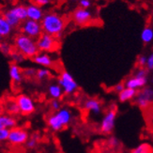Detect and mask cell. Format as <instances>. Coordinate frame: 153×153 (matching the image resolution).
Instances as JSON below:
<instances>
[{
  "instance_id": "1",
  "label": "cell",
  "mask_w": 153,
  "mask_h": 153,
  "mask_svg": "<svg viewBox=\"0 0 153 153\" xmlns=\"http://www.w3.org/2000/svg\"><path fill=\"white\" fill-rule=\"evenodd\" d=\"M41 25L43 33L49 34L51 36L56 37V35L63 33L66 22L62 16L56 12H49L43 15L41 20Z\"/></svg>"
},
{
  "instance_id": "2",
  "label": "cell",
  "mask_w": 153,
  "mask_h": 153,
  "mask_svg": "<svg viewBox=\"0 0 153 153\" xmlns=\"http://www.w3.org/2000/svg\"><path fill=\"white\" fill-rule=\"evenodd\" d=\"M72 119V113L69 108L66 107H61L58 111L53 113L50 115L46 122H47L48 127L53 131H60L64 128L68 127L71 124Z\"/></svg>"
},
{
  "instance_id": "3",
  "label": "cell",
  "mask_w": 153,
  "mask_h": 153,
  "mask_svg": "<svg viewBox=\"0 0 153 153\" xmlns=\"http://www.w3.org/2000/svg\"><path fill=\"white\" fill-rule=\"evenodd\" d=\"M14 46L17 52L25 57L33 58L39 53L35 39L24 34H19L16 36L14 39Z\"/></svg>"
},
{
  "instance_id": "4",
  "label": "cell",
  "mask_w": 153,
  "mask_h": 153,
  "mask_svg": "<svg viewBox=\"0 0 153 153\" xmlns=\"http://www.w3.org/2000/svg\"><path fill=\"white\" fill-rule=\"evenodd\" d=\"M57 84L61 86L63 93L66 95L74 94L78 89L77 82L75 81L74 76L67 71H63L60 74V75L58 77Z\"/></svg>"
},
{
  "instance_id": "5",
  "label": "cell",
  "mask_w": 153,
  "mask_h": 153,
  "mask_svg": "<svg viewBox=\"0 0 153 153\" xmlns=\"http://www.w3.org/2000/svg\"><path fill=\"white\" fill-rule=\"evenodd\" d=\"M36 44L38 50L43 53L53 52L58 48L57 39L54 36L46 34V33H42V35L36 41Z\"/></svg>"
},
{
  "instance_id": "6",
  "label": "cell",
  "mask_w": 153,
  "mask_h": 153,
  "mask_svg": "<svg viewBox=\"0 0 153 153\" xmlns=\"http://www.w3.org/2000/svg\"><path fill=\"white\" fill-rule=\"evenodd\" d=\"M117 118V108L115 106H112L105 113L100 125V130L104 134H109L113 131L116 125Z\"/></svg>"
},
{
  "instance_id": "7",
  "label": "cell",
  "mask_w": 153,
  "mask_h": 153,
  "mask_svg": "<svg viewBox=\"0 0 153 153\" xmlns=\"http://www.w3.org/2000/svg\"><path fill=\"white\" fill-rule=\"evenodd\" d=\"M15 102L18 105L20 114L27 116L31 115L36 110V104L33 99L25 94H20L15 98Z\"/></svg>"
},
{
  "instance_id": "8",
  "label": "cell",
  "mask_w": 153,
  "mask_h": 153,
  "mask_svg": "<svg viewBox=\"0 0 153 153\" xmlns=\"http://www.w3.org/2000/svg\"><path fill=\"white\" fill-rule=\"evenodd\" d=\"M21 31H22V34L27 36L33 39H38L42 33L41 23L32 21V20H29V19H26L24 22H22Z\"/></svg>"
},
{
  "instance_id": "9",
  "label": "cell",
  "mask_w": 153,
  "mask_h": 153,
  "mask_svg": "<svg viewBox=\"0 0 153 153\" xmlns=\"http://www.w3.org/2000/svg\"><path fill=\"white\" fill-rule=\"evenodd\" d=\"M29 138L28 131L24 128L15 127L10 130L8 140L10 144L12 146H22L26 143Z\"/></svg>"
},
{
  "instance_id": "10",
  "label": "cell",
  "mask_w": 153,
  "mask_h": 153,
  "mask_svg": "<svg viewBox=\"0 0 153 153\" xmlns=\"http://www.w3.org/2000/svg\"><path fill=\"white\" fill-rule=\"evenodd\" d=\"M152 98H153L152 88H149V86H145L140 92H137L134 99L136 104L141 109H147L152 103Z\"/></svg>"
},
{
  "instance_id": "11",
  "label": "cell",
  "mask_w": 153,
  "mask_h": 153,
  "mask_svg": "<svg viewBox=\"0 0 153 153\" xmlns=\"http://www.w3.org/2000/svg\"><path fill=\"white\" fill-rule=\"evenodd\" d=\"M72 19L76 25H85L89 24L93 19V13L88 9H76L72 13Z\"/></svg>"
},
{
  "instance_id": "12",
  "label": "cell",
  "mask_w": 153,
  "mask_h": 153,
  "mask_svg": "<svg viewBox=\"0 0 153 153\" xmlns=\"http://www.w3.org/2000/svg\"><path fill=\"white\" fill-rule=\"evenodd\" d=\"M148 82H149L148 77H139V76L134 75L126 80L124 85H125V88L138 90V89L144 88L145 86H147Z\"/></svg>"
},
{
  "instance_id": "13",
  "label": "cell",
  "mask_w": 153,
  "mask_h": 153,
  "mask_svg": "<svg viewBox=\"0 0 153 153\" xmlns=\"http://www.w3.org/2000/svg\"><path fill=\"white\" fill-rule=\"evenodd\" d=\"M25 9H26L27 19L32 20V21H36V22H41V20L42 19L44 15L42 9L41 7L36 4H29L28 6L25 7Z\"/></svg>"
},
{
  "instance_id": "14",
  "label": "cell",
  "mask_w": 153,
  "mask_h": 153,
  "mask_svg": "<svg viewBox=\"0 0 153 153\" xmlns=\"http://www.w3.org/2000/svg\"><path fill=\"white\" fill-rule=\"evenodd\" d=\"M83 106L85 110L93 115H100L102 113V103L98 99L90 98L85 100Z\"/></svg>"
},
{
  "instance_id": "15",
  "label": "cell",
  "mask_w": 153,
  "mask_h": 153,
  "mask_svg": "<svg viewBox=\"0 0 153 153\" xmlns=\"http://www.w3.org/2000/svg\"><path fill=\"white\" fill-rule=\"evenodd\" d=\"M34 62L39 66H42L43 68H51L54 66V60L51 57L50 55L47 53H38V54L33 57Z\"/></svg>"
},
{
  "instance_id": "16",
  "label": "cell",
  "mask_w": 153,
  "mask_h": 153,
  "mask_svg": "<svg viewBox=\"0 0 153 153\" xmlns=\"http://www.w3.org/2000/svg\"><path fill=\"white\" fill-rule=\"evenodd\" d=\"M15 127H17V120L14 117L4 113L0 115V129L11 130Z\"/></svg>"
},
{
  "instance_id": "17",
  "label": "cell",
  "mask_w": 153,
  "mask_h": 153,
  "mask_svg": "<svg viewBox=\"0 0 153 153\" xmlns=\"http://www.w3.org/2000/svg\"><path fill=\"white\" fill-rule=\"evenodd\" d=\"M10 77L13 84L19 85L23 81V71L19 67L18 64L12 63L10 66Z\"/></svg>"
},
{
  "instance_id": "18",
  "label": "cell",
  "mask_w": 153,
  "mask_h": 153,
  "mask_svg": "<svg viewBox=\"0 0 153 153\" xmlns=\"http://www.w3.org/2000/svg\"><path fill=\"white\" fill-rule=\"evenodd\" d=\"M136 94H137V90L124 88L123 90H121L118 93V101L120 102H126L128 101H131V100H134L135 98Z\"/></svg>"
},
{
  "instance_id": "19",
  "label": "cell",
  "mask_w": 153,
  "mask_h": 153,
  "mask_svg": "<svg viewBox=\"0 0 153 153\" xmlns=\"http://www.w3.org/2000/svg\"><path fill=\"white\" fill-rule=\"evenodd\" d=\"M63 94V90L58 84L53 83L48 86V95L52 100H60Z\"/></svg>"
},
{
  "instance_id": "20",
  "label": "cell",
  "mask_w": 153,
  "mask_h": 153,
  "mask_svg": "<svg viewBox=\"0 0 153 153\" xmlns=\"http://www.w3.org/2000/svg\"><path fill=\"white\" fill-rule=\"evenodd\" d=\"M13 15H14L20 22H24L25 20L27 19V15H26V9H25V6L23 5H18L13 7V8L9 10Z\"/></svg>"
},
{
  "instance_id": "21",
  "label": "cell",
  "mask_w": 153,
  "mask_h": 153,
  "mask_svg": "<svg viewBox=\"0 0 153 153\" xmlns=\"http://www.w3.org/2000/svg\"><path fill=\"white\" fill-rule=\"evenodd\" d=\"M11 32H12V27L6 21L3 14H0V39L10 36Z\"/></svg>"
},
{
  "instance_id": "22",
  "label": "cell",
  "mask_w": 153,
  "mask_h": 153,
  "mask_svg": "<svg viewBox=\"0 0 153 153\" xmlns=\"http://www.w3.org/2000/svg\"><path fill=\"white\" fill-rule=\"evenodd\" d=\"M141 39L146 44L150 43L153 39V29L151 26H146L141 32Z\"/></svg>"
},
{
  "instance_id": "23",
  "label": "cell",
  "mask_w": 153,
  "mask_h": 153,
  "mask_svg": "<svg viewBox=\"0 0 153 153\" xmlns=\"http://www.w3.org/2000/svg\"><path fill=\"white\" fill-rule=\"evenodd\" d=\"M4 18L6 19V21L9 23V25L11 26V27H16V26H19L20 25H21V22L19 21V20L12 14V13L10 11V10H7L4 12L3 14Z\"/></svg>"
},
{
  "instance_id": "24",
  "label": "cell",
  "mask_w": 153,
  "mask_h": 153,
  "mask_svg": "<svg viewBox=\"0 0 153 153\" xmlns=\"http://www.w3.org/2000/svg\"><path fill=\"white\" fill-rule=\"evenodd\" d=\"M4 110L9 113V115H17L19 114V108L15 101H8L4 106Z\"/></svg>"
},
{
  "instance_id": "25",
  "label": "cell",
  "mask_w": 153,
  "mask_h": 153,
  "mask_svg": "<svg viewBox=\"0 0 153 153\" xmlns=\"http://www.w3.org/2000/svg\"><path fill=\"white\" fill-rule=\"evenodd\" d=\"M131 153H152V148L148 143H142L132 149Z\"/></svg>"
},
{
  "instance_id": "26",
  "label": "cell",
  "mask_w": 153,
  "mask_h": 153,
  "mask_svg": "<svg viewBox=\"0 0 153 153\" xmlns=\"http://www.w3.org/2000/svg\"><path fill=\"white\" fill-rule=\"evenodd\" d=\"M39 140V135L38 134H34L31 137L28 138V140L26 141V143L25 145L26 146V148H27V149H35L37 147Z\"/></svg>"
},
{
  "instance_id": "27",
  "label": "cell",
  "mask_w": 153,
  "mask_h": 153,
  "mask_svg": "<svg viewBox=\"0 0 153 153\" xmlns=\"http://www.w3.org/2000/svg\"><path fill=\"white\" fill-rule=\"evenodd\" d=\"M51 75V72L47 68H42V69H39L36 71V77L39 80H44L46 78H48Z\"/></svg>"
},
{
  "instance_id": "28",
  "label": "cell",
  "mask_w": 153,
  "mask_h": 153,
  "mask_svg": "<svg viewBox=\"0 0 153 153\" xmlns=\"http://www.w3.org/2000/svg\"><path fill=\"white\" fill-rule=\"evenodd\" d=\"M11 58H12V60L14 61L15 64H18L20 62H22L24 60V56L22 54H20L19 52H14V53H12V54L10 55Z\"/></svg>"
},
{
  "instance_id": "29",
  "label": "cell",
  "mask_w": 153,
  "mask_h": 153,
  "mask_svg": "<svg viewBox=\"0 0 153 153\" xmlns=\"http://www.w3.org/2000/svg\"><path fill=\"white\" fill-rule=\"evenodd\" d=\"M50 108L53 110V111H58L59 109L61 108V102L59 100H52V102L50 103Z\"/></svg>"
},
{
  "instance_id": "30",
  "label": "cell",
  "mask_w": 153,
  "mask_h": 153,
  "mask_svg": "<svg viewBox=\"0 0 153 153\" xmlns=\"http://www.w3.org/2000/svg\"><path fill=\"white\" fill-rule=\"evenodd\" d=\"M9 132H10V130L8 129H0V143L8 140Z\"/></svg>"
},
{
  "instance_id": "31",
  "label": "cell",
  "mask_w": 153,
  "mask_h": 153,
  "mask_svg": "<svg viewBox=\"0 0 153 153\" xmlns=\"http://www.w3.org/2000/svg\"><path fill=\"white\" fill-rule=\"evenodd\" d=\"M146 67H147L148 71L153 70V55H149L147 56V63H146Z\"/></svg>"
},
{
  "instance_id": "32",
  "label": "cell",
  "mask_w": 153,
  "mask_h": 153,
  "mask_svg": "<svg viewBox=\"0 0 153 153\" xmlns=\"http://www.w3.org/2000/svg\"><path fill=\"white\" fill-rule=\"evenodd\" d=\"M146 63H147V56H140L137 59V64L140 68L146 67Z\"/></svg>"
},
{
  "instance_id": "33",
  "label": "cell",
  "mask_w": 153,
  "mask_h": 153,
  "mask_svg": "<svg viewBox=\"0 0 153 153\" xmlns=\"http://www.w3.org/2000/svg\"><path fill=\"white\" fill-rule=\"evenodd\" d=\"M0 51L5 55H8L10 53V47L7 43H0Z\"/></svg>"
},
{
  "instance_id": "34",
  "label": "cell",
  "mask_w": 153,
  "mask_h": 153,
  "mask_svg": "<svg viewBox=\"0 0 153 153\" xmlns=\"http://www.w3.org/2000/svg\"><path fill=\"white\" fill-rule=\"evenodd\" d=\"M80 8L82 9H88L91 6V1L90 0H80L79 1Z\"/></svg>"
},
{
  "instance_id": "35",
  "label": "cell",
  "mask_w": 153,
  "mask_h": 153,
  "mask_svg": "<svg viewBox=\"0 0 153 153\" xmlns=\"http://www.w3.org/2000/svg\"><path fill=\"white\" fill-rule=\"evenodd\" d=\"M36 71L37 70H35V69H26L24 71L23 74L27 77H32V76L36 75Z\"/></svg>"
},
{
  "instance_id": "36",
  "label": "cell",
  "mask_w": 153,
  "mask_h": 153,
  "mask_svg": "<svg viewBox=\"0 0 153 153\" xmlns=\"http://www.w3.org/2000/svg\"><path fill=\"white\" fill-rule=\"evenodd\" d=\"M36 5L42 7V6H46L50 3V0H33Z\"/></svg>"
},
{
  "instance_id": "37",
  "label": "cell",
  "mask_w": 153,
  "mask_h": 153,
  "mask_svg": "<svg viewBox=\"0 0 153 153\" xmlns=\"http://www.w3.org/2000/svg\"><path fill=\"white\" fill-rule=\"evenodd\" d=\"M124 88H125L124 84H123V83H119V84H117V85H116L114 86V90L118 94V93L120 92L121 90H123Z\"/></svg>"
},
{
  "instance_id": "38",
  "label": "cell",
  "mask_w": 153,
  "mask_h": 153,
  "mask_svg": "<svg viewBox=\"0 0 153 153\" xmlns=\"http://www.w3.org/2000/svg\"><path fill=\"white\" fill-rule=\"evenodd\" d=\"M109 143H110V145L112 146V147H116V146L118 144V142H117V140L115 138V137H112L110 140H109Z\"/></svg>"
},
{
  "instance_id": "39",
  "label": "cell",
  "mask_w": 153,
  "mask_h": 153,
  "mask_svg": "<svg viewBox=\"0 0 153 153\" xmlns=\"http://www.w3.org/2000/svg\"><path fill=\"white\" fill-rule=\"evenodd\" d=\"M4 113V105L2 103H0V115Z\"/></svg>"
},
{
  "instance_id": "40",
  "label": "cell",
  "mask_w": 153,
  "mask_h": 153,
  "mask_svg": "<svg viewBox=\"0 0 153 153\" xmlns=\"http://www.w3.org/2000/svg\"><path fill=\"white\" fill-rule=\"evenodd\" d=\"M72 1H80V0H72Z\"/></svg>"
},
{
  "instance_id": "41",
  "label": "cell",
  "mask_w": 153,
  "mask_h": 153,
  "mask_svg": "<svg viewBox=\"0 0 153 153\" xmlns=\"http://www.w3.org/2000/svg\"><path fill=\"white\" fill-rule=\"evenodd\" d=\"M18 153H24V152H18Z\"/></svg>"
}]
</instances>
